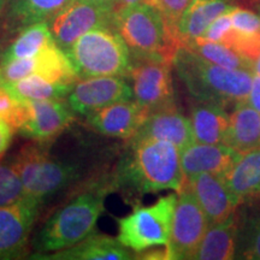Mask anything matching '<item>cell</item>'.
Instances as JSON below:
<instances>
[{
    "mask_svg": "<svg viewBox=\"0 0 260 260\" xmlns=\"http://www.w3.org/2000/svg\"><path fill=\"white\" fill-rule=\"evenodd\" d=\"M172 67L198 102L214 103L228 109L248 100L253 71L219 67L184 46L177 50Z\"/></svg>",
    "mask_w": 260,
    "mask_h": 260,
    "instance_id": "cell-1",
    "label": "cell"
},
{
    "mask_svg": "<svg viewBox=\"0 0 260 260\" xmlns=\"http://www.w3.org/2000/svg\"><path fill=\"white\" fill-rule=\"evenodd\" d=\"M115 187L117 184L103 180L84 188L45 223L34 241L35 249L40 253L56 252L89 236L104 212L107 195Z\"/></svg>",
    "mask_w": 260,
    "mask_h": 260,
    "instance_id": "cell-2",
    "label": "cell"
},
{
    "mask_svg": "<svg viewBox=\"0 0 260 260\" xmlns=\"http://www.w3.org/2000/svg\"><path fill=\"white\" fill-rule=\"evenodd\" d=\"M132 151L123 162L118 180L139 194L172 189L184 184L181 151L169 141L132 139Z\"/></svg>",
    "mask_w": 260,
    "mask_h": 260,
    "instance_id": "cell-3",
    "label": "cell"
},
{
    "mask_svg": "<svg viewBox=\"0 0 260 260\" xmlns=\"http://www.w3.org/2000/svg\"><path fill=\"white\" fill-rule=\"evenodd\" d=\"M113 27L128 46L132 59H157L172 63L181 47L167 19L148 3L115 10Z\"/></svg>",
    "mask_w": 260,
    "mask_h": 260,
    "instance_id": "cell-4",
    "label": "cell"
},
{
    "mask_svg": "<svg viewBox=\"0 0 260 260\" xmlns=\"http://www.w3.org/2000/svg\"><path fill=\"white\" fill-rule=\"evenodd\" d=\"M65 53L79 80L96 76H126L130 51L113 27H99L81 35Z\"/></svg>",
    "mask_w": 260,
    "mask_h": 260,
    "instance_id": "cell-5",
    "label": "cell"
},
{
    "mask_svg": "<svg viewBox=\"0 0 260 260\" xmlns=\"http://www.w3.org/2000/svg\"><path fill=\"white\" fill-rule=\"evenodd\" d=\"M23 183L27 197L44 203L76 180L79 169L51 157L45 146L29 144L11 160Z\"/></svg>",
    "mask_w": 260,
    "mask_h": 260,
    "instance_id": "cell-6",
    "label": "cell"
},
{
    "mask_svg": "<svg viewBox=\"0 0 260 260\" xmlns=\"http://www.w3.org/2000/svg\"><path fill=\"white\" fill-rule=\"evenodd\" d=\"M176 203L177 194H169L149 206L134 207L128 216L117 219L118 241L134 252L167 246Z\"/></svg>",
    "mask_w": 260,
    "mask_h": 260,
    "instance_id": "cell-7",
    "label": "cell"
},
{
    "mask_svg": "<svg viewBox=\"0 0 260 260\" xmlns=\"http://www.w3.org/2000/svg\"><path fill=\"white\" fill-rule=\"evenodd\" d=\"M210 226L206 214L193 193L183 187L177 194V203L172 219L167 259H193L201 240Z\"/></svg>",
    "mask_w": 260,
    "mask_h": 260,
    "instance_id": "cell-8",
    "label": "cell"
},
{
    "mask_svg": "<svg viewBox=\"0 0 260 260\" xmlns=\"http://www.w3.org/2000/svg\"><path fill=\"white\" fill-rule=\"evenodd\" d=\"M113 6L88 0H73L48 21V25L56 44L67 52L87 31L99 27H113Z\"/></svg>",
    "mask_w": 260,
    "mask_h": 260,
    "instance_id": "cell-9",
    "label": "cell"
},
{
    "mask_svg": "<svg viewBox=\"0 0 260 260\" xmlns=\"http://www.w3.org/2000/svg\"><path fill=\"white\" fill-rule=\"evenodd\" d=\"M172 63L157 59H132L126 76L134 100L148 113L175 105Z\"/></svg>",
    "mask_w": 260,
    "mask_h": 260,
    "instance_id": "cell-10",
    "label": "cell"
},
{
    "mask_svg": "<svg viewBox=\"0 0 260 260\" xmlns=\"http://www.w3.org/2000/svg\"><path fill=\"white\" fill-rule=\"evenodd\" d=\"M134 100L132 86L122 76H96L75 83L68 104L75 113L89 115L119 102Z\"/></svg>",
    "mask_w": 260,
    "mask_h": 260,
    "instance_id": "cell-11",
    "label": "cell"
},
{
    "mask_svg": "<svg viewBox=\"0 0 260 260\" xmlns=\"http://www.w3.org/2000/svg\"><path fill=\"white\" fill-rule=\"evenodd\" d=\"M41 205V201L27 197L0 207V259L18 258L24 252Z\"/></svg>",
    "mask_w": 260,
    "mask_h": 260,
    "instance_id": "cell-12",
    "label": "cell"
},
{
    "mask_svg": "<svg viewBox=\"0 0 260 260\" xmlns=\"http://www.w3.org/2000/svg\"><path fill=\"white\" fill-rule=\"evenodd\" d=\"M183 187L193 193L210 225L225 222L236 213L239 204L230 193L223 176L205 172L184 181Z\"/></svg>",
    "mask_w": 260,
    "mask_h": 260,
    "instance_id": "cell-13",
    "label": "cell"
},
{
    "mask_svg": "<svg viewBox=\"0 0 260 260\" xmlns=\"http://www.w3.org/2000/svg\"><path fill=\"white\" fill-rule=\"evenodd\" d=\"M27 104V117L18 129L29 139L46 141L67 129L74 122V111L60 99L31 100Z\"/></svg>",
    "mask_w": 260,
    "mask_h": 260,
    "instance_id": "cell-14",
    "label": "cell"
},
{
    "mask_svg": "<svg viewBox=\"0 0 260 260\" xmlns=\"http://www.w3.org/2000/svg\"><path fill=\"white\" fill-rule=\"evenodd\" d=\"M148 116L135 100L119 102L87 115V123L95 132L106 136L133 139Z\"/></svg>",
    "mask_w": 260,
    "mask_h": 260,
    "instance_id": "cell-15",
    "label": "cell"
},
{
    "mask_svg": "<svg viewBox=\"0 0 260 260\" xmlns=\"http://www.w3.org/2000/svg\"><path fill=\"white\" fill-rule=\"evenodd\" d=\"M133 139H155L169 141L180 151L194 142L189 118L182 115L176 105L148 113Z\"/></svg>",
    "mask_w": 260,
    "mask_h": 260,
    "instance_id": "cell-16",
    "label": "cell"
},
{
    "mask_svg": "<svg viewBox=\"0 0 260 260\" xmlns=\"http://www.w3.org/2000/svg\"><path fill=\"white\" fill-rule=\"evenodd\" d=\"M241 153H237L224 144H199L193 142L181 151V164L184 181L199 174L224 176L235 164Z\"/></svg>",
    "mask_w": 260,
    "mask_h": 260,
    "instance_id": "cell-17",
    "label": "cell"
},
{
    "mask_svg": "<svg viewBox=\"0 0 260 260\" xmlns=\"http://www.w3.org/2000/svg\"><path fill=\"white\" fill-rule=\"evenodd\" d=\"M235 6L234 0H191L176 28L181 46L203 37L214 19Z\"/></svg>",
    "mask_w": 260,
    "mask_h": 260,
    "instance_id": "cell-18",
    "label": "cell"
},
{
    "mask_svg": "<svg viewBox=\"0 0 260 260\" xmlns=\"http://www.w3.org/2000/svg\"><path fill=\"white\" fill-rule=\"evenodd\" d=\"M40 259L53 260H129L133 258L128 247L122 245L118 239L90 234L82 241L69 248L59 249L51 255L38 256Z\"/></svg>",
    "mask_w": 260,
    "mask_h": 260,
    "instance_id": "cell-19",
    "label": "cell"
},
{
    "mask_svg": "<svg viewBox=\"0 0 260 260\" xmlns=\"http://www.w3.org/2000/svg\"><path fill=\"white\" fill-rule=\"evenodd\" d=\"M223 177L239 206L260 198V147L240 154Z\"/></svg>",
    "mask_w": 260,
    "mask_h": 260,
    "instance_id": "cell-20",
    "label": "cell"
},
{
    "mask_svg": "<svg viewBox=\"0 0 260 260\" xmlns=\"http://www.w3.org/2000/svg\"><path fill=\"white\" fill-rule=\"evenodd\" d=\"M224 145L237 153H245L260 147V112L248 103L234 107Z\"/></svg>",
    "mask_w": 260,
    "mask_h": 260,
    "instance_id": "cell-21",
    "label": "cell"
},
{
    "mask_svg": "<svg viewBox=\"0 0 260 260\" xmlns=\"http://www.w3.org/2000/svg\"><path fill=\"white\" fill-rule=\"evenodd\" d=\"M190 125L194 142L199 144H224L230 115L222 105L199 102L190 111Z\"/></svg>",
    "mask_w": 260,
    "mask_h": 260,
    "instance_id": "cell-22",
    "label": "cell"
},
{
    "mask_svg": "<svg viewBox=\"0 0 260 260\" xmlns=\"http://www.w3.org/2000/svg\"><path fill=\"white\" fill-rule=\"evenodd\" d=\"M239 233L236 213L225 222L207 228L193 256L197 260H229L235 258Z\"/></svg>",
    "mask_w": 260,
    "mask_h": 260,
    "instance_id": "cell-23",
    "label": "cell"
},
{
    "mask_svg": "<svg viewBox=\"0 0 260 260\" xmlns=\"http://www.w3.org/2000/svg\"><path fill=\"white\" fill-rule=\"evenodd\" d=\"M230 16L233 32L228 47L254 63L260 54V16L241 6H235Z\"/></svg>",
    "mask_w": 260,
    "mask_h": 260,
    "instance_id": "cell-24",
    "label": "cell"
},
{
    "mask_svg": "<svg viewBox=\"0 0 260 260\" xmlns=\"http://www.w3.org/2000/svg\"><path fill=\"white\" fill-rule=\"evenodd\" d=\"M35 74L61 86L74 87L79 80L68 54L56 42L35 56Z\"/></svg>",
    "mask_w": 260,
    "mask_h": 260,
    "instance_id": "cell-25",
    "label": "cell"
},
{
    "mask_svg": "<svg viewBox=\"0 0 260 260\" xmlns=\"http://www.w3.org/2000/svg\"><path fill=\"white\" fill-rule=\"evenodd\" d=\"M53 42L56 41L51 32L48 22H39L27 25L12 42L11 46L6 50L3 61L35 57Z\"/></svg>",
    "mask_w": 260,
    "mask_h": 260,
    "instance_id": "cell-26",
    "label": "cell"
},
{
    "mask_svg": "<svg viewBox=\"0 0 260 260\" xmlns=\"http://www.w3.org/2000/svg\"><path fill=\"white\" fill-rule=\"evenodd\" d=\"M3 87L17 99L24 100V102L61 99L69 95L73 89V87L51 82L38 74H32L16 82L4 83Z\"/></svg>",
    "mask_w": 260,
    "mask_h": 260,
    "instance_id": "cell-27",
    "label": "cell"
},
{
    "mask_svg": "<svg viewBox=\"0 0 260 260\" xmlns=\"http://www.w3.org/2000/svg\"><path fill=\"white\" fill-rule=\"evenodd\" d=\"M188 50L193 51L195 54L211 63L228 68V69L249 70L254 73V63L247 58L242 57L233 48L218 42L206 40L204 38H198L195 40L183 45Z\"/></svg>",
    "mask_w": 260,
    "mask_h": 260,
    "instance_id": "cell-28",
    "label": "cell"
},
{
    "mask_svg": "<svg viewBox=\"0 0 260 260\" xmlns=\"http://www.w3.org/2000/svg\"><path fill=\"white\" fill-rule=\"evenodd\" d=\"M73 0H14L11 15L21 25L48 22Z\"/></svg>",
    "mask_w": 260,
    "mask_h": 260,
    "instance_id": "cell-29",
    "label": "cell"
},
{
    "mask_svg": "<svg viewBox=\"0 0 260 260\" xmlns=\"http://www.w3.org/2000/svg\"><path fill=\"white\" fill-rule=\"evenodd\" d=\"M27 198L18 172L10 162H0V207L10 206Z\"/></svg>",
    "mask_w": 260,
    "mask_h": 260,
    "instance_id": "cell-30",
    "label": "cell"
},
{
    "mask_svg": "<svg viewBox=\"0 0 260 260\" xmlns=\"http://www.w3.org/2000/svg\"><path fill=\"white\" fill-rule=\"evenodd\" d=\"M27 117V104L12 95L4 87L0 88V118L14 129H19Z\"/></svg>",
    "mask_w": 260,
    "mask_h": 260,
    "instance_id": "cell-31",
    "label": "cell"
},
{
    "mask_svg": "<svg viewBox=\"0 0 260 260\" xmlns=\"http://www.w3.org/2000/svg\"><path fill=\"white\" fill-rule=\"evenodd\" d=\"M0 70L5 83L16 82L35 74V57L3 61Z\"/></svg>",
    "mask_w": 260,
    "mask_h": 260,
    "instance_id": "cell-32",
    "label": "cell"
},
{
    "mask_svg": "<svg viewBox=\"0 0 260 260\" xmlns=\"http://www.w3.org/2000/svg\"><path fill=\"white\" fill-rule=\"evenodd\" d=\"M190 2L191 0H147L148 4L153 5L161 12L175 34H176L178 21L183 12L186 11L188 5L190 4Z\"/></svg>",
    "mask_w": 260,
    "mask_h": 260,
    "instance_id": "cell-33",
    "label": "cell"
},
{
    "mask_svg": "<svg viewBox=\"0 0 260 260\" xmlns=\"http://www.w3.org/2000/svg\"><path fill=\"white\" fill-rule=\"evenodd\" d=\"M230 11H232V10H230ZM230 11L225 12V14L219 16L218 18L214 19L201 38L213 42H218V44H223L228 46L233 32V23Z\"/></svg>",
    "mask_w": 260,
    "mask_h": 260,
    "instance_id": "cell-34",
    "label": "cell"
},
{
    "mask_svg": "<svg viewBox=\"0 0 260 260\" xmlns=\"http://www.w3.org/2000/svg\"><path fill=\"white\" fill-rule=\"evenodd\" d=\"M242 254L245 259L260 260V218L252 224Z\"/></svg>",
    "mask_w": 260,
    "mask_h": 260,
    "instance_id": "cell-35",
    "label": "cell"
},
{
    "mask_svg": "<svg viewBox=\"0 0 260 260\" xmlns=\"http://www.w3.org/2000/svg\"><path fill=\"white\" fill-rule=\"evenodd\" d=\"M12 134H14V128L0 118V157L11 145Z\"/></svg>",
    "mask_w": 260,
    "mask_h": 260,
    "instance_id": "cell-36",
    "label": "cell"
},
{
    "mask_svg": "<svg viewBox=\"0 0 260 260\" xmlns=\"http://www.w3.org/2000/svg\"><path fill=\"white\" fill-rule=\"evenodd\" d=\"M247 103L254 107L256 111L260 112V75L254 74V76H253L251 92H249Z\"/></svg>",
    "mask_w": 260,
    "mask_h": 260,
    "instance_id": "cell-37",
    "label": "cell"
},
{
    "mask_svg": "<svg viewBox=\"0 0 260 260\" xmlns=\"http://www.w3.org/2000/svg\"><path fill=\"white\" fill-rule=\"evenodd\" d=\"M140 3H147V0H115V10L125 8V6L140 4Z\"/></svg>",
    "mask_w": 260,
    "mask_h": 260,
    "instance_id": "cell-38",
    "label": "cell"
},
{
    "mask_svg": "<svg viewBox=\"0 0 260 260\" xmlns=\"http://www.w3.org/2000/svg\"><path fill=\"white\" fill-rule=\"evenodd\" d=\"M88 2L96 3V4H102V5H110L115 8V0H88Z\"/></svg>",
    "mask_w": 260,
    "mask_h": 260,
    "instance_id": "cell-39",
    "label": "cell"
},
{
    "mask_svg": "<svg viewBox=\"0 0 260 260\" xmlns=\"http://www.w3.org/2000/svg\"><path fill=\"white\" fill-rule=\"evenodd\" d=\"M254 74L260 75V54L259 57L256 58V60L254 61Z\"/></svg>",
    "mask_w": 260,
    "mask_h": 260,
    "instance_id": "cell-40",
    "label": "cell"
},
{
    "mask_svg": "<svg viewBox=\"0 0 260 260\" xmlns=\"http://www.w3.org/2000/svg\"><path fill=\"white\" fill-rule=\"evenodd\" d=\"M6 2H8V0H0V12H2V11H3V9L5 8Z\"/></svg>",
    "mask_w": 260,
    "mask_h": 260,
    "instance_id": "cell-41",
    "label": "cell"
},
{
    "mask_svg": "<svg viewBox=\"0 0 260 260\" xmlns=\"http://www.w3.org/2000/svg\"><path fill=\"white\" fill-rule=\"evenodd\" d=\"M4 79H3V75H2V70H0V88H2L3 86H4Z\"/></svg>",
    "mask_w": 260,
    "mask_h": 260,
    "instance_id": "cell-42",
    "label": "cell"
}]
</instances>
